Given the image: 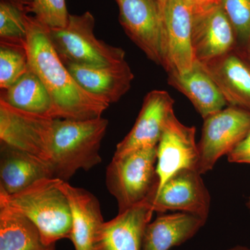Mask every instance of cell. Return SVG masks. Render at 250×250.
Listing matches in <instances>:
<instances>
[{"mask_svg":"<svg viewBox=\"0 0 250 250\" xmlns=\"http://www.w3.org/2000/svg\"><path fill=\"white\" fill-rule=\"evenodd\" d=\"M25 22L29 65L48 91L52 118L85 121L102 117L109 104L79 85L54 49L48 28L32 15H26Z\"/></svg>","mask_w":250,"mask_h":250,"instance_id":"1","label":"cell"},{"mask_svg":"<svg viewBox=\"0 0 250 250\" xmlns=\"http://www.w3.org/2000/svg\"><path fill=\"white\" fill-rule=\"evenodd\" d=\"M108 125L103 117L85 121L54 118L49 160L54 178L67 182L79 170L88 171L100 164Z\"/></svg>","mask_w":250,"mask_h":250,"instance_id":"2","label":"cell"},{"mask_svg":"<svg viewBox=\"0 0 250 250\" xmlns=\"http://www.w3.org/2000/svg\"><path fill=\"white\" fill-rule=\"evenodd\" d=\"M0 208L16 212L30 220L46 245L70 238L71 212L66 196L57 187V178L40 179L13 195L0 192Z\"/></svg>","mask_w":250,"mask_h":250,"instance_id":"3","label":"cell"},{"mask_svg":"<svg viewBox=\"0 0 250 250\" xmlns=\"http://www.w3.org/2000/svg\"><path fill=\"white\" fill-rule=\"evenodd\" d=\"M157 146L114 154L106 169V184L118 213L150 201L159 188Z\"/></svg>","mask_w":250,"mask_h":250,"instance_id":"4","label":"cell"},{"mask_svg":"<svg viewBox=\"0 0 250 250\" xmlns=\"http://www.w3.org/2000/svg\"><path fill=\"white\" fill-rule=\"evenodd\" d=\"M95 20L89 11L69 15L66 25L49 29V39L65 65L105 66L126 60L121 47L100 40L95 35Z\"/></svg>","mask_w":250,"mask_h":250,"instance_id":"5","label":"cell"},{"mask_svg":"<svg viewBox=\"0 0 250 250\" xmlns=\"http://www.w3.org/2000/svg\"><path fill=\"white\" fill-rule=\"evenodd\" d=\"M198 146L197 170L205 174L217 161L228 156L250 131V111L228 105L204 119Z\"/></svg>","mask_w":250,"mask_h":250,"instance_id":"6","label":"cell"},{"mask_svg":"<svg viewBox=\"0 0 250 250\" xmlns=\"http://www.w3.org/2000/svg\"><path fill=\"white\" fill-rule=\"evenodd\" d=\"M158 3L162 24V67L167 73H186L196 62L191 40L193 13L184 0Z\"/></svg>","mask_w":250,"mask_h":250,"instance_id":"7","label":"cell"},{"mask_svg":"<svg viewBox=\"0 0 250 250\" xmlns=\"http://www.w3.org/2000/svg\"><path fill=\"white\" fill-rule=\"evenodd\" d=\"M54 119L18 109L0 100V143L49 164Z\"/></svg>","mask_w":250,"mask_h":250,"instance_id":"8","label":"cell"},{"mask_svg":"<svg viewBox=\"0 0 250 250\" xmlns=\"http://www.w3.org/2000/svg\"><path fill=\"white\" fill-rule=\"evenodd\" d=\"M119 22L130 40L151 62L163 67L162 24L156 0H115Z\"/></svg>","mask_w":250,"mask_h":250,"instance_id":"9","label":"cell"},{"mask_svg":"<svg viewBox=\"0 0 250 250\" xmlns=\"http://www.w3.org/2000/svg\"><path fill=\"white\" fill-rule=\"evenodd\" d=\"M201 175L196 169H184L174 174L149 202L154 212L177 210L207 221L210 197Z\"/></svg>","mask_w":250,"mask_h":250,"instance_id":"10","label":"cell"},{"mask_svg":"<svg viewBox=\"0 0 250 250\" xmlns=\"http://www.w3.org/2000/svg\"><path fill=\"white\" fill-rule=\"evenodd\" d=\"M195 126L181 123L174 113L166 122L157 145L156 173L159 188L174 174L184 169H196L198 146Z\"/></svg>","mask_w":250,"mask_h":250,"instance_id":"11","label":"cell"},{"mask_svg":"<svg viewBox=\"0 0 250 250\" xmlns=\"http://www.w3.org/2000/svg\"><path fill=\"white\" fill-rule=\"evenodd\" d=\"M192 47L196 62L205 63L238 47L236 32L221 5L193 14Z\"/></svg>","mask_w":250,"mask_h":250,"instance_id":"12","label":"cell"},{"mask_svg":"<svg viewBox=\"0 0 250 250\" xmlns=\"http://www.w3.org/2000/svg\"><path fill=\"white\" fill-rule=\"evenodd\" d=\"M174 99L168 92L153 90L146 95L132 129L118 143L114 154L140 148L156 147L166 122L174 113Z\"/></svg>","mask_w":250,"mask_h":250,"instance_id":"13","label":"cell"},{"mask_svg":"<svg viewBox=\"0 0 250 250\" xmlns=\"http://www.w3.org/2000/svg\"><path fill=\"white\" fill-rule=\"evenodd\" d=\"M223 94L228 105L250 111V61L237 47L210 62L201 63Z\"/></svg>","mask_w":250,"mask_h":250,"instance_id":"14","label":"cell"},{"mask_svg":"<svg viewBox=\"0 0 250 250\" xmlns=\"http://www.w3.org/2000/svg\"><path fill=\"white\" fill-rule=\"evenodd\" d=\"M154 213L147 202L118 213L116 218L104 223L95 250H142L145 231Z\"/></svg>","mask_w":250,"mask_h":250,"instance_id":"15","label":"cell"},{"mask_svg":"<svg viewBox=\"0 0 250 250\" xmlns=\"http://www.w3.org/2000/svg\"><path fill=\"white\" fill-rule=\"evenodd\" d=\"M57 187L66 196L72 228L69 239L75 250H95V241L105 223L100 202L91 192L57 179Z\"/></svg>","mask_w":250,"mask_h":250,"instance_id":"16","label":"cell"},{"mask_svg":"<svg viewBox=\"0 0 250 250\" xmlns=\"http://www.w3.org/2000/svg\"><path fill=\"white\" fill-rule=\"evenodd\" d=\"M85 91L111 104L116 103L131 88L134 75L126 60L105 66L65 65Z\"/></svg>","mask_w":250,"mask_h":250,"instance_id":"17","label":"cell"},{"mask_svg":"<svg viewBox=\"0 0 250 250\" xmlns=\"http://www.w3.org/2000/svg\"><path fill=\"white\" fill-rule=\"evenodd\" d=\"M46 178H54L48 163L0 143V192L13 195Z\"/></svg>","mask_w":250,"mask_h":250,"instance_id":"18","label":"cell"},{"mask_svg":"<svg viewBox=\"0 0 250 250\" xmlns=\"http://www.w3.org/2000/svg\"><path fill=\"white\" fill-rule=\"evenodd\" d=\"M167 76L168 84L184 94L203 119L228 106L214 81L200 62H195L191 70L186 73L170 72Z\"/></svg>","mask_w":250,"mask_h":250,"instance_id":"19","label":"cell"},{"mask_svg":"<svg viewBox=\"0 0 250 250\" xmlns=\"http://www.w3.org/2000/svg\"><path fill=\"white\" fill-rule=\"evenodd\" d=\"M206 220L187 213L158 216L147 225L142 250H170L192 238Z\"/></svg>","mask_w":250,"mask_h":250,"instance_id":"20","label":"cell"},{"mask_svg":"<svg viewBox=\"0 0 250 250\" xmlns=\"http://www.w3.org/2000/svg\"><path fill=\"white\" fill-rule=\"evenodd\" d=\"M0 100L18 109L52 118V103L48 91L30 67L16 83L1 90Z\"/></svg>","mask_w":250,"mask_h":250,"instance_id":"21","label":"cell"},{"mask_svg":"<svg viewBox=\"0 0 250 250\" xmlns=\"http://www.w3.org/2000/svg\"><path fill=\"white\" fill-rule=\"evenodd\" d=\"M0 250H56L46 245L39 229L22 215L0 208Z\"/></svg>","mask_w":250,"mask_h":250,"instance_id":"22","label":"cell"},{"mask_svg":"<svg viewBox=\"0 0 250 250\" xmlns=\"http://www.w3.org/2000/svg\"><path fill=\"white\" fill-rule=\"evenodd\" d=\"M26 47L0 42V88L14 84L29 69Z\"/></svg>","mask_w":250,"mask_h":250,"instance_id":"23","label":"cell"},{"mask_svg":"<svg viewBox=\"0 0 250 250\" xmlns=\"http://www.w3.org/2000/svg\"><path fill=\"white\" fill-rule=\"evenodd\" d=\"M26 15L16 6L0 1V42L26 47Z\"/></svg>","mask_w":250,"mask_h":250,"instance_id":"24","label":"cell"},{"mask_svg":"<svg viewBox=\"0 0 250 250\" xmlns=\"http://www.w3.org/2000/svg\"><path fill=\"white\" fill-rule=\"evenodd\" d=\"M220 5L234 28L238 47L244 49L250 37V0H221Z\"/></svg>","mask_w":250,"mask_h":250,"instance_id":"25","label":"cell"},{"mask_svg":"<svg viewBox=\"0 0 250 250\" xmlns=\"http://www.w3.org/2000/svg\"><path fill=\"white\" fill-rule=\"evenodd\" d=\"M30 14L49 29L65 27L70 15L65 0H35Z\"/></svg>","mask_w":250,"mask_h":250,"instance_id":"26","label":"cell"},{"mask_svg":"<svg viewBox=\"0 0 250 250\" xmlns=\"http://www.w3.org/2000/svg\"><path fill=\"white\" fill-rule=\"evenodd\" d=\"M228 156L230 163L250 164V131Z\"/></svg>","mask_w":250,"mask_h":250,"instance_id":"27","label":"cell"},{"mask_svg":"<svg viewBox=\"0 0 250 250\" xmlns=\"http://www.w3.org/2000/svg\"><path fill=\"white\" fill-rule=\"evenodd\" d=\"M193 14L204 12L221 4V0H184Z\"/></svg>","mask_w":250,"mask_h":250,"instance_id":"28","label":"cell"},{"mask_svg":"<svg viewBox=\"0 0 250 250\" xmlns=\"http://www.w3.org/2000/svg\"><path fill=\"white\" fill-rule=\"evenodd\" d=\"M16 6L24 14L29 15L35 0H0Z\"/></svg>","mask_w":250,"mask_h":250,"instance_id":"29","label":"cell"},{"mask_svg":"<svg viewBox=\"0 0 250 250\" xmlns=\"http://www.w3.org/2000/svg\"><path fill=\"white\" fill-rule=\"evenodd\" d=\"M243 49V51H244L245 53H246L247 57H248V58L249 59L250 61V37L246 47H244V49Z\"/></svg>","mask_w":250,"mask_h":250,"instance_id":"30","label":"cell"},{"mask_svg":"<svg viewBox=\"0 0 250 250\" xmlns=\"http://www.w3.org/2000/svg\"><path fill=\"white\" fill-rule=\"evenodd\" d=\"M229 250H250L248 249V248H246V247L243 246H236L234 248H231V249H229Z\"/></svg>","mask_w":250,"mask_h":250,"instance_id":"31","label":"cell"},{"mask_svg":"<svg viewBox=\"0 0 250 250\" xmlns=\"http://www.w3.org/2000/svg\"><path fill=\"white\" fill-rule=\"evenodd\" d=\"M248 208H249V209L250 210V197L249 198V200H248Z\"/></svg>","mask_w":250,"mask_h":250,"instance_id":"32","label":"cell"},{"mask_svg":"<svg viewBox=\"0 0 250 250\" xmlns=\"http://www.w3.org/2000/svg\"><path fill=\"white\" fill-rule=\"evenodd\" d=\"M156 1H157L158 2H161V1H163V0H156Z\"/></svg>","mask_w":250,"mask_h":250,"instance_id":"33","label":"cell"}]
</instances>
